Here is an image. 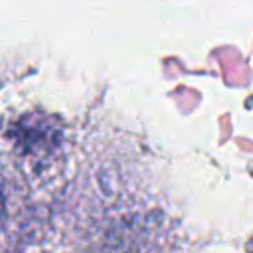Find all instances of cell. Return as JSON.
Masks as SVG:
<instances>
[{"mask_svg": "<svg viewBox=\"0 0 253 253\" xmlns=\"http://www.w3.org/2000/svg\"><path fill=\"white\" fill-rule=\"evenodd\" d=\"M251 253H253V251H251Z\"/></svg>", "mask_w": 253, "mask_h": 253, "instance_id": "1", "label": "cell"}]
</instances>
